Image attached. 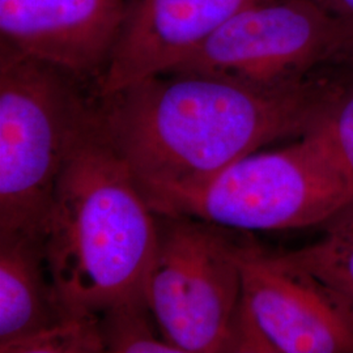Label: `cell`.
Masks as SVG:
<instances>
[{
    "label": "cell",
    "instance_id": "obj_1",
    "mask_svg": "<svg viewBox=\"0 0 353 353\" xmlns=\"http://www.w3.org/2000/svg\"><path fill=\"white\" fill-rule=\"evenodd\" d=\"M316 74L288 88H259L195 72L151 76L99 96L102 128L159 214L230 165L310 130L339 85Z\"/></svg>",
    "mask_w": 353,
    "mask_h": 353
},
{
    "label": "cell",
    "instance_id": "obj_2",
    "mask_svg": "<svg viewBox=\"0 0 353 353\" xmlns=\"http://www.w3.org/2000/svg\"><path fill=\"white\" fill-rule=\"evenodd\" d=\"M157 214L102 128L99 102L59 176L45 256L67 316H100L143 297Z\"/></svg>",
    "mask_w": 353,
    "mask_h": 353
},
{
    "label": "cell",
    "instance_id": "obj_3",
    "mask_svg": "<svg viewBox=\"0 0 353 353\" xmlns=\"http://www.w3.org/2000/svg\"><path fill=\"white\" fill-rule=\"evenodd\" d=\"M89 84L0 43V234L45 240L58 179L99 102Z\"/></svg>",
    "mask_w": 353,
    "mask_h": 353
},
{
    "label": "cell",
    "instance_id": "obj_4",
    "mask_svg": "<svg viewBox=\"0 0 353 353\" xmlns=\"http://www.w3.org/2000/svg\"><path fill=\"white\" fill-rule=\"evenodd\" d=\"M314 125L285 148L236 161L169 214L241 230L325 225L352 199Z\"/></svg>",
    "mask_w": 353,
    "mask_h": 353
},
{
    "label": "cell",
    "instance_id": "obj_5",
    "mask_svg": "<svg viewBox=\"0 0 353 353\" xmlns=\"http://www.w3.org/2000/svg\"><path fill=\"white\" fill-rule=\"evenodd\" d=\"M144 297L165 339L181 353L230 352L242 296L234 241L190 216L157 214Z\"/></svg>",
    "mask_w": 353,
    "mask_h": 353
},
{
    "label": "cell",
    "instance_id": "obj_6",
    "mask_svg": "<svg viewBox=\"0 0 353 353\" xmlns=\"http://www.w3.org/2000/svg\"><path fill=\"white\" fill-rule=\"evenodd\" d=\"M352 52V34L318 0H265L233 14L169 72L288 88Z\"/></svg>",
    "mask_w": 353,
    "mask_h": 353
},
{
    "label": "cell",
    "instance_id": "obj_7",
    "mask_svg": "<svg viewBox=\"0 0 353 353\" xmlns=\"http://www.w3.org/2000/svg\"><path fill=\"white\" fill-rule=\"evenodd\" d=\"M242 296L280 353H353V322L313 275L255 243L234 242Z\"/></svg>",
    "mask_w": 353,
    "mask_h": 353
},
{
    "label": "cell",
    "instance_id": "obj_8",
    "mask_svg": "<svg viewBox=\"0 0 353 353\" xmlns=\"http://www.w3.org/2000/svg\"><path fill=\"white\" fill-rule=\"evenodd\" d=\"M128 0H0L1 43L97 84Z\"/></svg>",
    "mask_w": 353,
    "mask_h": 353
},
{
    "label": "cell",
    "instance_id": "obj_9",
    "mask_svg": "<svg viewBox=\"0 0 353 353\" xmlns=\"http://www.w3.org/2000/svg\"><path fill=\"white\" fill-rule=\"evenodd\" d=\"M259 1L265 0H128L96 93L108 96L172 71L233 14Z\"/></svg>",
    "mask_w": 353,
    "mask_h": 353
},
{
    "label": "cell",
    "instance_id": "obj_10",
    "mask_svg": "<svg viewBox=\"0 0 353 353\" xmlns=\"http://www.w3.org/2000/svg\"><path fill=\"white\" fill-rule=\"evenodd\" d=\"M45 256V240L0 234V347L62 321Z\"/></svg>",
    "mask_w": 353,
    "mask_h": 353
},
{
    "label": "cell",
    "instance_id": "obj_11",
    "mask_svg": "<svg viewBox=\"0 0 353 353\" xmlns=\"http://www.w3.org/2000/svg\"><path fill=\"white\" fill-rule=\"evenodd\" d=\"M323 228L321 240L278 255L318 279L353 322V202Z\"/></svg>",
    "mask_w": 353,
    "mask_h": 353
},
{
    "label": "cell",
    "instance_id": "obj_12",
    "mask_svg": "<svg viewBox=\"0 0 353 353\" xmlns=\"http://www.w3.org/2000/svg\"><path fill=\"white\" fill-rule=\"evenodd\" d=\"M145 297L114 303L100 314L105 351L112 353H181L166 341Z\"/></svg>",
    "mask_w": 353,
    "mask_h": 353
},
{
    "label": "cell",
    "instance_id": "obj_13",
    "mask_svg": "<svg viewBox=\"0 0 353 353\" xmlns=\"http://www.w3.org/2000/svg\"><path fill=\"white\" fill-rule=\"evenodd\" d=\"M1 353L106 352L100 316H68L50 327L0 347Z\"/></svg>",
    "mask_w": 353,
    "mask_h": 353
},
{
    "label": "cell",
    "instance_id": "obj_14",
    "mask_svg": "<svg viewBox=\"0 0 353 353\" xmlns=\"http://www.w3.org/2000/svg\"><path fill=\"white\" fill-rule=\"evenodd\" d=\"M314 126L326 141L353 202V80L350 76L341 80Z\"/></svg>",
    "mask_w": 353,
    "mask_h": 353
},
{
    "label": "cell",
    "instance_id": "obj_15",
    "mask_svg": "<svg viewBox=\"0 0 353 353\" xmlns=\"http://www.w3.org/2000/svg\"><path fill=\"white\" fill-rule=\"evenodd\" d=\"M353 36V0H318Z\"/></svg>",
    "mask_w": 353,
    "mask_h": 353
},
{
    "label": "cell",
    "instance_id": "obj_16",
    "mask_svg": "<svg viewBox=\"0 0 353 353\" xmlns=\"http://www.w3.org/2000/svg\"><path fill=\"white\" fill-rule=\"evenodd\" d=\"M343 63H347L350 65V72H348V76L351 77L353 80V52L343 62Z\"/></svg>",
    "mask_w": 353,
    "mask_h": 353
}]
</instances>
